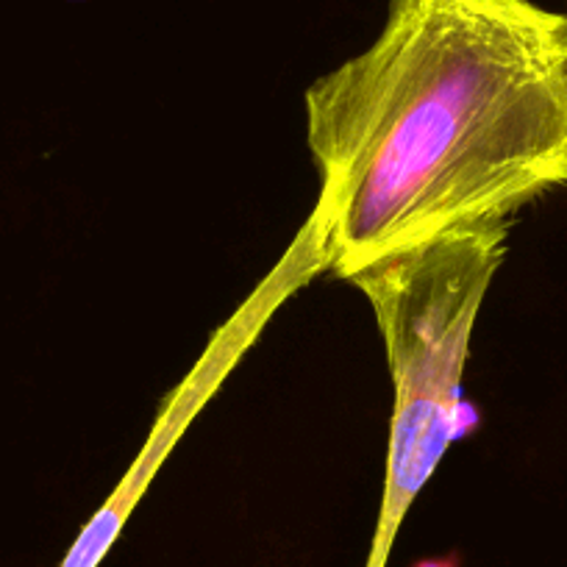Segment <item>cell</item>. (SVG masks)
Returning a JSON list of instances; mask_svg holds the SVG:
<instances>
[{
	"instance_id": "obj_1",
	"label": "cell",
	"mask_w": 567,
	"mask_h": 567,
	"mask_svg": "<svg viewBox=\"0 0 567 567\" xmlns=\"http://www.w3.org/2000/svg\"><path fill=\"white\" fill-rule=\"evenodd\" d=\"M326 272L567 187V14L537 0H390L379 37L303 92Z\"/></svg>"
},
{
	"instance_id": "obj_2",
	"label": "cell",
	"mask_w": 567,
	"mask_h": 567,
	"mask_svg": "<svg viewBox=\"0 0 567 567\" xmlns=\"http://www.w3.org/2000/svg\"><path fill=\"white\" fill-rule=\"evenodd\" d=\"M506 245L509 220L478 223L348 278L373 309L392 381L384 489L364 567H386L406 512L451 445L478 425L465 398V368Z\"/></svg>"
},
{
	"instance_id": "obj_3",
	"label": "cell",
	"mask_w": 567,
	"mask_h": 567,
	"mask_svg": "<svg viewBox=\"0 0 567 567\" xmlns=\"http://www.w3.org/2000/svg\"><path fill=\"white\" fill-rule=\"evenodd\" d=\"M323 239H320L318 220H315V215H309L307 223L298 228L296 237L290 239V245L284 248V254L278 256L276 265L270 267V272L234 309L231 318L209 337L206 348L200 351L198 362L189 368L182 384L165 398V403H162L159 414L154 420V429H151L148 440L142 445L140 456L131 462L128 473L120 478V484L103 501L101 509L81 528V534L70 545L68 556H64L59 567L101 565L103 556L112 550L114 539L120 537L123 526L128 523L134 506L140 504V498L148 489L151 478L159 473L162 462L173 454L182 434L187 432V425L198 417L200 409L220 390L228 373L239 364V359L254 348V342L267 329L272 315L290 301L292 296H298L309 281L323 276Z\"/></svg>"
},
{
	"instance_id": "obj_4",
	"label": "cell",
	"mask_w": 567,
	"mask_h": 567,
	"mask_svg": "<svg viewBox=\"0 0 567 567\" xmlns=\"http://www.w3.org/2000/svg\"><path fill=\"white\" fill-rule=\"evenodd\" d=\"M412 567H462L460 556L449 554V556H429V559H417Z\"/></svg>"
},
{
	"instance_id": "obj_5",
	"label": "cell",
	"mask_w": 567,
	"mask_h": 567,
	"mask_svg": "<svg viewBox=\"0 0 567 567\" xmlns=\"http://www.w3.org/2000/svg\"><path fill=\"white\" fill-rule=\"evenodd\" d=\"M565 14H567V12H565Z\"/></svg>"
}]
</instances>
